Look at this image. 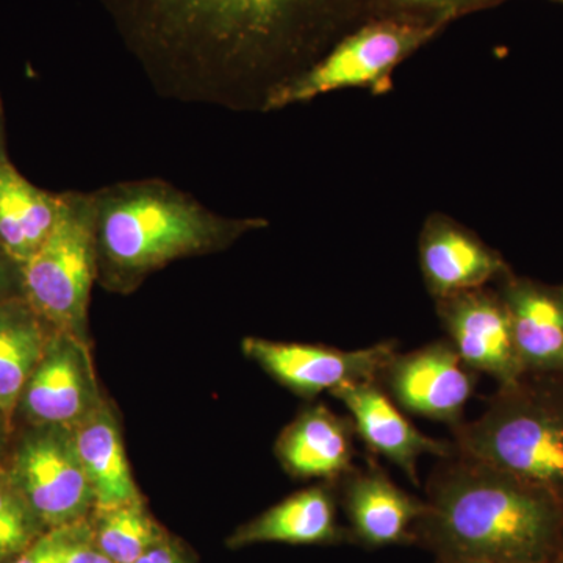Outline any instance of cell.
<instances>
[{
    "mask_svg": "<svg viewBox=\"0 0 563 563\" xmlns=\"http://www.w3.org/2000/svg\"><path fill=\"white\" fill-rule=\"evenodd\" d=\"M550 563H563V528L561 532V539H559L558 547H555V551L553 558H551Z\"/></svg>",
    "mask_w": 563,
    "mask_h": 563,
    "instance_id": "obj_30",
    "label": "cell"
},
{
    "mask_svg": "<svg viewBox=\"0 0 563 563\" xmlns=\"http://www.w3.org/2000/svg\"><path fill=\"white\" fill-rule=\"evenodd\" d=\"M459 453L563 503V373H526L499 385L487 409L451 429Z\"/></svg>",
    "mask_w": 563,
    "mask_h": 563,
    "instance_id": "obj_4",
    "label": "cell"
},
{
    "mask_svg": "<svg viewBox=\"0 0 563 563\" xmlns=\"http://www.w3.org/2000/svg\"><path fill=\"white\" fill-rule=\"evenodd\" d=\"M24 296L21 266L7 254L0 244V303Z\"/></svg>",
    "mask_w": 563,
    "mask_h": 563,
    "instance_id": "obj_24",
    "label": "cell"
},
{
    "mask_svg": "<svg viewBox=\"0 0 563 563\" xmlns=\"http://www.w3.org/2000/svg\"><path fill=\"white\" fill-rule=\"evenodd\" d=\"M98 280L128 292L179 258L224 251L265 228L254 218H225L163 180H135L92 191Z\"/></svg>",
    "mask_w": 563,
    "mask_h": 563,
    "instance_id": "obj_3",
    "label": "cell"
},
{
    "mask_svg": "<svg viewBox=\"0 0 563 563\" xmlns=\"http://www.w3.org/2000/svg\"><path fill=\"white\" fill-rule=\"evenodd\" d=\"M91 536L85 521L47 529L9 563H63L77 543Z\"/></svg>",
    "mask_w": 563,
    "mask_h": 563,
    "instance_id": "obj_23",
    "label": "cell"
},
{
    "mask_svg": "<svg viewBox=\"0 0 563 563\" xmlns=\"http://www.w3.org/2000/svg\"><path fill=\"white\" fill-rule=\"evenodd\" d=\"M5 121H3L2 101H0V154H7L5 150Z\"/></svg>",
    "mask_w": 563,
    "mask_h": 563,
    "instance_id": "obj_29",
    "label": "cell"
},
{
    "mask_svg": "<svg viewBox=\"0 0 563 563\" xmlns=\"http://www.w3.org/2000/svg\"><path fill=\"white\" fill-rule=\"evenodd\" d=\"M13 422L0 409V470L5 465L7 457H9L11 440H13Z\"/></svg>",
    "mask_w": 563,
    "mask_h": 563,
    "instance_id": "obj_27",
    "label": "cell"
},
{
    "mask_svg": "<svg viewBox=\"0 0 563 563\" xmlns=\"http://www.w3.org/2000/svg\"><path fill=\"white\" fill-rule=\"evenodd\" d=\"M151 68L199 84L265 80L328 0H102Z\"/></svg>",
    "mask_w": 563,
    "mask_h": 563,
    "instance_id": "obj_1",
    "label": "cell"
},
{
    "mask_svg": "<svg viewBox=\"0 0 563 563\" xmlns=\"http://www.w3.org/2000/svg\"><path fill=\"white\" fill-rule=\"evenodd\" d=\"M87 340L55 331L24 385L14 421L74 429L102 404Z\"/></svg>",
    "mask_w": 563,
    "mask_h": 563,
    "instance_id": "obj_8",
    "label": "cell"
},
{
    "mask_svg": "<svg viewBox=\"0 0 563 563\" xmlns=\"http://www.w3.org/2000/svg\"><path fill=\"white\" fill-rule=\"evenodd\" d=\"M437 312L448 340L474 373L488 374L499 385L525 376L501 296L485 287L457 292L439 299Z\"/></svg>",
    "mask_w": 563,
    "mask_h": 563,
    "instance_id": "obj_11",
    "label": "cell"
},
{
    "mask_svg": "<svg viewBox=\"0 0 563 563\" xmlns=\"http://www.w3.org/2000/svg\"><path fill=\"white\" fill-rule=\"evenodd\" d=\"M135 563H188L181 558L179 551L174 550L172 544L162 540L161 543L154 544L151 550L141 555Z\"/></svg>",
    "mask_w": 563,
    "mask_h": 563,
    "instance_id": "obj_26",
    "label": "cell"
},
{
    "mask_svg": "<svg viewBox=\"0 0 563 563\" xmlns=\"http://www.w3.org/2000/svg\"><path fill=\"white\" fill-rule=\"evenodd\" d=\"M63 563H114L92 543L91 536L81 540L66 555Z\"/></svg>",
    "mask_w": 563,
    "mask_h": 563,
    "instance_id": "obj_25",
    "label": "cell"
},
{
    "mask_svg": "<svg viewBox=\"0 0 563 563\" xmlns=\"http://www.w3.org/2000/svg\"><path fill=\"white\" fill-rule=\"evenodd\" d=\"M431 25L379 22L347 36L320 62L277 85L263 101L265 111L313 101L347 88L387 87L396 66L431 38Z\"/></svg>",
    "mask_w": 563,
    "mask_h": 563,
    "instance_id": "obj_7",
    "label": "cell"
},
{
    "mask_svg": "<svg viewBox=\"0 0 563 563\" xmlns=\"http://www.w3.org/2000/svg\"><path fill=\"white\" fill-rule=\"evenodd\" d=\"M3 473L44 529L81 523L95 510L73 429L25 426L13 433Z\"/></svg>",
    "mask_w": 563,
    "mask_h": 563,
    "instance_id": "obj_6",
    "label": "cell"
},
{
    "mask_svg": "<svg viewBox=\"0 0 563 563\" xmlns=\"http://www.w3.org/2000/svg\"><path fill=\"white\" fill-rule=\"evenodd\" d=\"M331 395L346 407L355 433L369 453L398 466L417 487L422 455L444 459L457 453L454 442L432 439L415 428L377 380L343 385Z\"/></svg>",
    "mask_w": 563,
    "mask_h": 563,
    "instance_id": "obj_12",
    "label": "cell"
},
{
    "mask_svg": "<svg viewBox=\"0 0 563 563\" xmlns=\"http://www.w3.org/2000/svg\"><path fill=\"white\" fill-rule=\"evenodd\" d=\"M47 529L36 520L9 477L0 470V563H9Z\"/></svg>",
    "mask_w": 563,
    "mask_h": 563,
    "instance_id": "obj_22",
    "label": "cell"
},
{
    "mask_svg": "<svg viewBox=\"0 0 563 563\" xmlns=\"http://www.w3.org/2000/svg\"><path fill=\"white\" fill-rule=\"evenodd\" d=\"M377 383L406 412L453 429L463 421L477 373L462 362L446 339L410 352L396 351Z\"/></svg>",
    "mask_w": 563,
    "mask_h": 563,
    "instance_id": "obj_9",
    "label": "cell"
},
{
    "mask_svg": "<svg viewBox=\"0 0 563 563\" xmlns=\"http://www.w3.org/2000/svg\"><path fill=\"white\" fill-rule=\"evenodd\" d=\"M96 515L92 543L114 563H135L154 544L165 540L162 529L144 509L143 499L96 510Z\"/></svg>",
    "mask_w": 563,
    "mask_h": 563,
    "instance_id": "obj_21",
    "label": "cell"
},
{
    "mask_svg": "<svg viewBox=\"0 0 563 563\" xmlns=\"http://www.w3.org/2000/svg\"><path fill=\"white\" fill-rule=\"evenodd\" d=\"M526 373H563V288L507 277L501 292Z\"/></svg>",
    "mask_w": 563,
    "mask_h": 563,
    "instance_id": "obj_17",
    "label": "cell"
},
{
    "mask_svg": "<svg viewBox=\"0 0 563 563\" xmlns=\"http://www.w3.org/2000/svg\"><path fill=\"white\" fill-rule=\"evenodd\" d=\"M54 332L24 296L0 303V409L11 422L24 385Z\"/></svg>",
    "mask_w": 563,
    "mask_h": 563,
    "instance_id": "obj_20",
    "label": "cell"
},
{
    "mask_svg": "<svg viewBox=\"0 0 563 563\" xmlns=\"http://www.w3.org/2000/svg\"><path fill=\"white\" fill-rule=\"evenodd\" d=\"M404 3H422V5H450V3L459 2V0H399Z\"/></svg>",
    "mask_w": 563,
    "mask_h": 563,
    "instance_id": "obj_28",
    "label": "cell"
},
{
    "mask_svg": "<svg viewBox=\"0 0 563 563\" xmlns=\"http://www.w3.org/2000/svg\"><path fill=\"white\" fill-rule=\"evenodd\" d=\"M424 501L415 544L437 562L550 563L561 539L563 503L459 451L439 459Z\"/></svg>",
    "mask_w": 563,
    "mask_h": 563,
    "instance_id": "obj_2",
    "label": "cell"
},
{
    "mask_svg": "<svg viewBox=\"0 0 563 563\" xmlns=\"http://www.w3.org/2000/svg\"><path fill=\"white\" fill-rule=\"evenodd\" d=\"M242 350L274 380L309 401L343 385L379 380L385 365L398 351L395 342L346 351L258 336H246Z\"/></svg>",
    "mask_w": 563,
    "mask_h": 563,
    "instance_id": "obj_10",
    "label": "cell"
},
{
    "mask_svg": "<svg viewBox=\"0 0 563 563\" xmlns=\"http://www.w3.org/2000/svg\"><path fill=\"white\" fill-rule=\"evenodd\" d=\"M22 290L55 331L88 342V307L98 280L92 192H60L54 229L21 266Z\"/></svg>",
    "mask_w": 563,
    "mask_h": 563,
    "instance_id": "obj_5",
    "label": "cell"
},
{
    "mask_svg": "<svg viewBox=\"0 0 563 563\" xmlns=\"http://www.w3.org/2000/svg\"><path fill=\"white\" fill-rule=\"evenodd\" d=\"M73 432L95 493V512L143 499L129 466L120 422L109 402H103Z\"/></svg>",
    "mask_w": 563,
    "mask_h": 563,
    "instance_id": "obj_18",
    "label": "cell"
},
{
    "mask_svg": "<svg viewBox=\"0 0 563 563\" xmlns=\"http://www.w3.org/2000/svg\"><path fill=\"white\" fill-rule=\"evenodd\" d=\"M355 437L351 417L317 402L282 431L274 451L292 477L339 483L355 466Z\"/></svg>",
    "mask_w": 563,
    "mask_h": 563,
    "instance_id": "obj_14",
    "label": "cell"
},
{
    "mask_svg": "<svg viewBox=\"0 0 563 563\" xmlns=\"http://www.w3.org/2000/svg\"><path fill=\"white\" fill-rule=\"evenodd\" d=\"M60 210V192L41 190L0 154V244L22 266L46 242Z\"/></svg>",
    "mask_w": 563,
    "mask_h": 563,
    "instance_id": "obj_19",
    "label": "cell"
},
{
    "mask_svg": "<svg viewBox=\"0 0 563 563\" xmlns=\"http://www.w3.org/2000/svg\"><path fill=\"white\" fill-rule=\"evenodd\" d=\"M437 563H450V562H437ZM455 563H466V562H455Z\"/></svg>",
    "mask_w": 563,
    "mask_h": 563,
    "instance_id": "obj_31",
    "label": "cell"
},
{
    "mask_svg": "<svg viewBox=\"0 0 563 563\" xmlns=\"http://www.w3.org/2000/svg\"><path fill=\"white\" fill-rule=\"evenodd\" d=\"M420 266L435 301L507 276L506 263L498 252L443 217L431 218L422 229Z\"/></svg>",
    "mask_w": 563,
    "mask_h": 563,
    "instance_id": "obj_15",
    "label": "cell"
},
{
    "mask_svg": "<svg viewBox=\"0 0 563 563\" xmlns=\"http://www.w3.org/2000/svg\"><path fill=\"white\" fill-rule=\"evenodd\" d=\"M339 483H321L288 496L229 539L232 548L257 543H352L350 531L339 523Z\"/></svg>",
    "mask_w": 563,
    "mask_h": 563,
    "instance_id": "obj_16",
    "label": "cell"
},
{
    "mask_svg": "<svg viewBox=\"0 0 563 563\" xmlns=\"http://www.w3.org/2000/svg\"><path fill=\"white\" fill-rule=\"evenodd\" d=\"M336 485L352 543L372 550L415 544L426 501L399 488L376 462L354 466Z\"/></svg>",
    "mask_w": 563,
    "mask_h": 563,
    "instance_id": "obj_13",
    "label": "cell"
}]
</instances>
